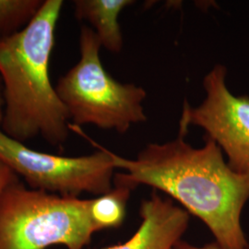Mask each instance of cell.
Wrapping results in <instances>:
<instances>
[{"label": "cell", "mask_w": 249, "mask_h": 249, "mask_svg": "<svg viewBox=\"0 0 249 249\" xmlns=\"http://www.w3.org/2000/svg\"><path fill=\"white\" fill-rule=\"evenodd\" d=\"M188 126L182 120L175 140L150 143L136 159L112 152L116 178L132 188L145 185L176 199L201 220L225 249H249L241 224L249 199V176L234 172L213 141L204 138L201 148L186 141Z\"/></svg>", "instance_id": "6da1fadb"}, {"label": "cell", "mask_w": 249, "mask_h": 249, "mask_svg": "<svg viewBox=\"0 0 249 249\" xmlns=\"http://www.w3.org/2000/svg\"><path fill=\"white\" fill-rule=\"evenodd\" d=\"M63 6V0H44L25 28L0 38V77L5 98L1 131L19 142L42 137L53 147H61L70 136L69 113L49 75Z\"/></svg>", "instance_id": "7a4b0ae2"}, {"label": "cell", "mask_w": 249, "mask_h": 249, "mask_svg": "<svg viewBox=\"0 0 249 249\" xmlns=\"http://www.w3.org/2000/svg\"><path fill=\"white\" fill-rule=\"evenodd\" d=\"M94 232L89 199L32 189L19 178L0 193V249H84Z\"/></svg>", "instance_id": "3957f363"}, {"label": "cell", "mask_w": 249, "mask_h": 249, "mask_svg": "<svg viewBox=\"0 0 249 249\" xmlns=\"http://www.w3.org/2000/svg\"><path fill=\"white\" fill-rule=\"evenodd\" d=\"M98 37L90 27L80 29V60L55 85L73 125L93 124L124 134L147 120L142 87L115 80L104 68Z\"/></svg>", "instance_id": "277c9868"}, {"label": "cell", "mask_w": 249, "mask_h": 249, "mask_svg": "<svg viewBox=\"0 0 249 249\" xmlns=\"http://www.w3.org/2000/svg\"><path fill=\"white\" fill-rule=\"evenodd\" d=\"M90 142L98 151L67 157L33 150L0 130V159L32 189L62 196H97L114 187L116 166L112 151Z\"/></svg>", "instance_id": "5b68a950"}, {"label": "cell", "mask_w": 249, "mask_h": 249, "mask_svg": "<svg viewBox=\"0 0 249 249\" xmlns=\"http://www.w3.org/2000/svg\"><path fill=\"white\" fill-rule=\"evenodd\" d=\"M225 67L218 64L203 80L206 97L196 107L184 102L180 120L203 128L227 157L234 172L249 176V97L235 96L226 86Z\"/></svg>", "instance_id": "8992f818"}, {"label": "cell", "mask_w": 249, "mask_h": 249, "mask_svg": "<svg viewBox=\"0 0 249 249\" xmlns=\"http://www.w3.org/2000/svg\"><path fill=\"white\" fill-rule=\"evenodd\" d=\"M140 215L142 223L128 240L100 249H173L189 223L185 209L156 192L142 202Z\"/></svg>", "instance_id": "52a82bcc"}, {"label": "cell", "mask_w": 249, "mask_h": 249, "mask_svg": "<svg viewBox=\"0 0 249 249\" xmlns=\"http://www.w3.org/2000/svg\"><path fill=\"white\" fill-rule=\"evenodd\" d=\"M74 15L89 22L102 47L113 53L123 48V36L118 18L123 9L134 4L132 0H75Z\"/></svg>", "instance_id": "ba28073f"}, {"label": "cell", "mask_w": 249, "mask_h": 249, "mask_svg": "<svg viewBox=\"0 0 249 249\" xmlns=\"http://www.w3.org/2000/svg\"><path fill=\"white\" fill-rule=\"evenodd\" d=\"M132 190V187L115 176L114 187L109 192L89 199V214L95 231L113 229L122 225Z\"/></svg>", "instance_id": "9c48e42d"}, {"label": "cell", "mask_w": 249, "mask_h": 249, "mask_svg": "<svg viewBox=\"0 0 249 249\" xmlns=\"http://www.w3.org/2000/svg\"><path fill=\"white\" fill-rule=\"evenodd\" d=\"M44 0H0V38L15 35L36 17Z\"/></svg>", "instance_id": "30bf717a"}, {"label": "cell", "mask_w": 249, "mask_h": 249, "mask_svg": "<svg viewBox=\"0 0 249 249\" xmlns=\"http://www.w3.org/2000/svg\"><path fill=\"white\" fill-rule=\"evenodd\" d=\"M17 178L18 176L10 169L9 165L0 159V193L7 185Z\"/></svg>", "instance_id": "8fae6325"}, {"label": "cell", "mask_w": 249, "mask_h": 249, "mask_svg": "<svg viewBox=\"0 0 249 249\" xmlns=\"http://www.w3.org/2000/svg\"><path fill=\"white\" fill-rule=\"evenodd\" d=\"M173 249H225L222 247L219 243H217L216 241L213 243L205 245L203 247H196L190 245L188 243H186L184 241L180 240L178 243L176 244V246L173 248Z\"/></svg>", "instance_id": "7c38bea8"}, {"label": "cell", "mask_w": 249, "mask_h": 249, "mask_svg": "<svg viewBox=\"0 0 249 249\" xmlns=\"http://www.w3.org/2000/svg\"><path fill=\"white\" fill-rule=\"evenodd\" d=\"M4 112H5V98H4V86L3 81L0 77V130L4 119Z\"/></svg>", "instance_id": "4fadbf2b"}, {"label": "cell", "mask_w": 249, "mask_h": 249, "mask_svg": "<svg viewBox=\"0 0 249 249\" xmlns=\"http://www.w3.org/2000/svg\"></svg>", "instance_id": "5bb4252c"}]
</instances>
